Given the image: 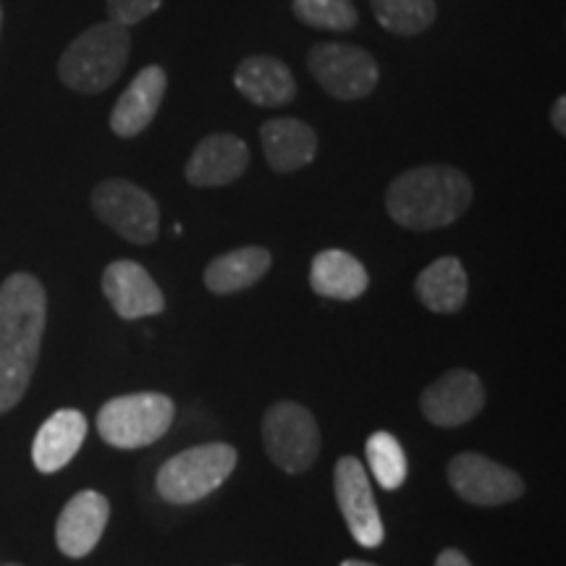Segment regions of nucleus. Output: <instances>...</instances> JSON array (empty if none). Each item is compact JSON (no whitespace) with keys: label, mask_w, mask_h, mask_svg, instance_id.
<instances>
[{"label":"nucleus","mask_w":566,"mask_h":566,"mask_svg":"<svg viewBox=\"0 0 566 566\" xmlns=\"http://www.w3.org/2000/svg\"><path fill=\"white\" fill-rule=\"evenodd\" d=\"M271 252L265 247H242L216 258L205 268V286L212 294H237L258 283L271 271Z\"/></svg>","instance_id":"nucleus-21"},{"label":"nucleus","mask_w":566,"mask_h":566,"mask_svg":"<svg viewBox=\"0 0 566 566\" xmlns=\"http://www.w3.org/2000/svg\"><path fill=\"white\" fill-rule=\"evenodd\" d=\"M160 6L163 0H108V17L122 27H134L150 19Z\"/></svg>","instance_id":"nucleus-25"},{"label":"nucleus","mask_w":566,"mask_h":566,"mask_svg":"<svg viewBox=\"0 0 566 566\" xmlns=\"http://www.w3.org/2000/svg\"><path fill=\"white\" fill-rule=\"evenodd\" d=\"M292 9L302 24L315 30L349 32L359 21L352 0H292Z\"/></svg>","instance_id":"nucleus-24"},{"label":"nucleus","mask_w":566,"mask_h":566,"mask_svg":"<svg viewBox=\"0 0 566 566\" xmlns=\"http://www.w3.org/2000/svg\"><path fill=\"white\" fill-rule=\"evenodd\" d=\"M263 446L271 462L289 475H300L321 454V430L313 412L296 401H279L263 417Z\"/></svg>","instance_id":"nucleus-6"},{"label":"nucleus","mask_w":566,"mask_h":566,"mask_svg":"<svg viewBox=\"0 0 566 566\" xmlns=\"http://www.w3.org/2000/svg\"><path fill=\"white\" fill-rule=\"evenodd\" d=\"M111 516V504L103 493L82 491L63 506L55 525V543L61 554L69 558H82L95 551L105 533Z\"/></svg>","instance_id":"nucleus-14"},{"label":"nucleus","mask_w":566,"mask_h":566,"mask_svg":"<svg viewBox=\"0 0 566 566\" xmlns=\"http://www.w3.org/2000/svg\"><path fill=\"white\" fill-rule=\"evenodd\" d=\"M87 438V417L76 409H61L42 422L32 443V462L40 472L51 475L66 467Z\"/></svg>","instance_id":"nucleus-18"},{"label":"nucleus","mask_w":566,"mask_h":566,"mask_svg":"<svg viewBox=\"0 0 566 566\" xmlns=\"http://www.w3.org/2000/svg\"><path fill=\"white\" fill-rule=\"evenodd\" d=\"M310 286L317 296L338 302L359 300L370 286V275L357 258L344 250H323L310 268Z\"/></svg>","instance_id":"nucleus-19"},{"label":"nucleus","mask_w":566,"mask_h":566,"mask_svg":"<svg viewBox=\"0 0 566 566\" xmlns=\"http://www.w3.org/2000/svg\"><path fill=\"white\" fill-rule=\"evenodd\" d=\"M247 168H250L247 142L233 137V134L218 132L200 139V145L189 155L184 174H187V181L192 187L212 189L242 179Z\"/></svg>","instance_id":"nucleus-13"},{"label":"nucleus","mask_w":566,"mask_h":566,"mask_svg":"<svg viewBox=\"0 0 566 566\" xmlns=\"http://www.w3.org/2000/svg\"><path fill=\"white\" fill-rule=\"evenodd\" d=\"M342 566H375V564H367V562H354V558H352V562H344Z\"/></svg>","instance_id":"nucleus-28"},{"label":"nucleus","mask_w":566,"mask_h":566,"mask_svg":"<svg viewBox=\"0 0 566 566\" xmlns=\"http://www.w3.org/2000/svg\"><path fill=\"white\" fill-rule=\"evenodd\" d=\"M367 467L386 491H396L407 480V454L401 443L391 433L380 430L373 433L365 443Z\"/></svg>","instance_id":"nucleus-23"},{"label":"nucleus","mask_w":566,"mask_h":566,"mask_svg":"<svg viewBox=\"0 0 566 566\" xmlns=\"http://www.w3.org/2000/svg\"><path fill=\"white\" fill-rule=\"evenodd\" d=\"M132 53L129 27L116 21H101V24L84 30L63 51L59 61V76L69 90L82 95H97L113 87V82L124 74L126 61Z\"/></svg>","instance_id":"nucleus-3"},{"label":"nucleus","mask_w":566,"mask_h":566,"mask_svg":"<svg viewBox=\"0 0 566 566\" xmlns=\"http://www.w3.org/2000/svg\"><path fill=\"white\" fill-rule=\"evenodd\" d=\"M237 462V449L229 443L195 446L160 467L155 488L168 504H197L229 480Z\"/></svg>","instance_id":"nucleus-4"},{"label":"nucleus","mask_w":566,"mask_h":566,"mask_svg":"<svg viewBox=\"0 0 566 566\" xmlns=\"http://www.w3.org/2000/svg\"><path fill=\"white\" fill-rule=\"evenodd\" d=\"M310 74L336 101H363L378 87L380 69L365 48L352 42H321L310 48Z\"/></svg>","instance_id":"nucleus-7"},{"label":"nucleus","mask_w":566,"mask_h":566,"mask_svg":"<svg viewBox=\"0 0 566 566\" xmlns=\"http://www.w3.org/2000/svg\"><path fill=\"white\" fill-rule=\"evenodd\" d=\"M436 566H472V564H470V558L462 554V551L446 548V551H441V554H438Z\"/></svg>","instance_id":"nucleus-26"},{"label":"nucleus","mask_w":566,"mask_h":566,"mask_svg":"<svg viewBox=\"0 0 566 566\" xmlns=\"http://www.w3.org/2000/svg\"><path fill=\"white\" fill-rule=\"evenodd\" d=\"M92 210L132 244H153L160 233V210L150 192L126 179L101 181L92 192Z\"/></svg>","instance_id":"nucleus-8"},{"label":"nucleus","mask_w":566,"mask_h":566,"mask_svg":"<svg viewBox=\"0 0 566 566\" xmlns=\"http://www.w3.org/2000/svg\"><path fill=\"white\" fill-rule=\"evenodd\" d=\"M260 142L268 166L275 174L302 171L317 158V134L310 124L300 118H271L260 126Z\"/></svg>","instance_id":"nucleus-16"},{"label":"nucleus","mask_w":566,"mask_h":566,"mask_svg":"<svg viewBox=\"0 0 566 566\" xmlns=\"http://www.w3.org/2000/svg\"><path fill=\"white\" fill-rule=\"evenodd\" d=\"M48 323L45 286L32 273L0 283V415L24 399Z\"/></svg>","instance_id":"nucleus-1"},{"label":"nucleus","mask_w":566,"mask_h":566,"mask_svg":"<svg viewBox=\"0 0 566 566\" xmlns=\"http://www.w3.org/2000/svg\"><path fill=\"white\" fill-rule=\"evenodd\" d=\"M233 84L252 105L281 108L296 97V80L286 63L273 55H250L237 66Z\"/></svg>","instance_id":"nucleus-17"},{"label":"nucleus","mask_w":566,"mask_h":566,"mask_svg":"<svg viewBox=\"0 0 566 566\" xmlns=\"http://www.w3.org/2000/svg\"><path fill=\"white\" fill-rule=\"evenodd\" d=\"M103 294L124 321L160 315L166 310V300L153 275L134 260H116L103 273Z\"/></svg>","instance_id":"nucleus-12"},{"label":"nucleus","mask_w":566,"mask_h":566,"mask_svg":"<svg viewBox=\"0 0 566 566\" xmlns=\"http://www.w3.org/2000/svg\"><path fill=\"white\" fill-rule=\"evenodd\" d=\"M470 176L457 166H417L388 184L386 210L396 223L412 231H436L457 223L472 208Z\"/></svg>","instance_id":"nucleus-2"},{"label":"nucleus","mask_w":566,"mask_h":566,"mask_svg":"<svg viewBox=\"0 0 566 566\" xmlns=\"http://www.w3.org/2000/svg\"><path fill=\"white\" fill-rule=\"evenodd\" d=\"M485 407V388L470 370H449L420 396L424 420L438 428H459L480 415Z\"/></svg>","instance_id":"nucleus-11"},{"label":"nucleus","mask_w":566,"mask_h":566,"mask_svg":"<svg viewBox=\"0 0 566 566\" xmlns=\"http://www.w3.org/2000/svg\"><path fill=\"white\" fill-rule=\"evenodd\" d=\"M370 6L378 24L399 38H417L438 17L436 0H370Z\"/></svg>","instance_id":"nucleus-22"},{"label":"nucleus","mask_w":566,"mask_h":566,"mask_svg":"<svg viewBox=\"0 0 566 566\" xmlns=\"http://www.w3.org/2000/svg\"><path fill=\"white\" fill-rule=\"evenodd\" d=\"M166 71L160 66H145L134 76L111 111V129L116 137L132 139L153 124L158 116L163 95H166Z\"/></svg>","instance_id":"nucleus-15"},{"label":"nucleus","mask_w":566,"mask_h":566,"mask_svg":"<svg viewBox=\"0 0 566 566\" xmlns=\"http://www.w3.org/2000/svg\"><path fill=\"white\" fill-rule=\"evenodd\" d=\"M176 407L166 394H126L97 412V433L116 449H142L168 433Z\"/></svg>","instance_id":"nucleus-5"},{"label":"nucleus","mask_w":566,"mask_h":566,"mask_svg":"<svg viewBox=\"0 0 566 566\" xmlns=\"http://www.w3.org/2000/svg\"><path fill=\"white\" fill-rule=\"evenodd\" d=\"M0 32H3V9H0Z\"/></svg>","instance_id":"nucleus-29"},{"label":"nucleus","mask_w":566,"mask_h":566,"mask_svg":"<svg viewBox=\"0 0 566 566\" xmlns=\"http://www.w3.org/2000/svg\"><path fill=\"white\" fill-rule=\"evenodd\" d=\"M6 566H21V564H6Z\"/></svg>","instance_id":"nucleus-30"},{"label":"nucleus","mask_w":566,"mask_h":566,"mask_svg":"<svg viewBox=\"0 0 566 566\" xmlns=\"http://www.w3.org/2000/svg\"><path fill=\"white\" fill-rule=\"evenodd\" d=\"M336 501L346 520V527L354 541L363 548H378L384 543L386 530L375 504L373 485L367 480V470L359 459L342 457L336 464Z\"/></svg>","instance_id":"nucleus-10"},{"label":"nucleus","mask_w":566,"mask_h":566,"mask_svg":"<svg viewBox=\"0 0 566 566\" xmlns=\"http://www.w3.org/2000/svg\"><path fill=\"white\" fill-rule=\"evenodd\" d=\"M415 292L430 313L454 315L464 307L470 281H467L464 265L457 258H438L417 275Z\"/></svg>","instance_id":"nucleus-20"},{"label":"nucleus","mask_w":566,"mask_h":566,"mask_svg":"<svg viewBox=\"0 0 566 566\" xmlns=\"http://www.w3.org/2000/svg\"><path fill=\"white\" fill-rule=\"evenodd\" d=\"M449 483L467 504L501 506L525 493V483L509 467L475 451H464L449 462Z\"/></svg>","instance_id":"nucleus-9"},{"label":"nucleus","mask_w":566,"mask_h":566,"mask_svg":"<svg viewBox=\"0 0 566 566\" xmlns=\"http://www.w3.org/2000/svg\"><path fill=\"white\" fill-rule=\"evenodd\" d=\"M551 124H554V129L562 134H566V97H556L554 108H551Z\"/></svg>","instance_id":"nucleus-27"}]
</instances>
